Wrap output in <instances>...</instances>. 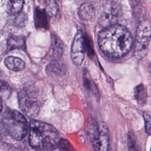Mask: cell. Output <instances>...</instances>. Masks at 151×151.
Returning a JSON list of instances; mask_svg holds the SVG:
<instances>
[{"mask_svg":"<svg viewBox=\"0 0 151 151\" xmlns=\"http://www.w3.org/2000/svg\"><path fill=\"white\" fill-rule=\"evenodd\" d=\"M101 50L111 57H120L130 51L133 39L127 28L119 24L107 27L101 31L98 38Z\"/></svg>","mask_w":151,"mask_h":151,"instance_id":"obj_1","label":"cell"},{"mask_svg":"<svg viewBox=\"0 0 151 151\" xmlns=\"http://www.w3.org/2000/svg\"><path fill=\"white\" fill-rule=\"evenodd\" d=\"M29 142L38 151H51L58 146L60 141L57 130L45 122L32 120L29 126Z\"/></svg>","mask_w":151,"mask_h":151,"instance_id":"obj_2","label":"cell"},{"mask_svg":"<svg viewBox=\"0 0 151 151\" xmlns=\"http://www.w3.org/2000/svg\"><path fill=\"white\" fill-rule=\"evenodd\" d=\"M2 124L5 132L14 139H22L28 132V124L25 118L19 111L6 109L1 119Z\"/></svg>","mask_w":151,"mask_h":151,"instance_id":"obj_3","label":"cell"},{"mask_svg":"<svg viewBox=\"0 0 151 151\" xmlns=\"http://www.w3.org/2000/svg\"><path fill=\"white\" fill-rule=\"evenodd\" d=\"M151 40V23L148 19L141 21L136 30L134 42V55L137 59L145 57Z\"/></svg>","mask_w":151,"mask_h":151,"instance_id":"obj_4","label":"cell"},{"mask_svg":"<svg viewBox=\"0 0 151 151\" xmlns=\"http://www.w3.org/2000/svg\"><path fill=\"white\" fill-rule=\"evenodd\" d=\"M91 140L95 151L109 150V129L104 122H96L91 130Z\"/></svg>","mask_w":151,"mask_h":151,"instance_id":"obj_5","label":"cell"},{"mask_svg":"<svg viewBox=\"0 0 151 151\" xmlns=\"http://www.w3.org/2000/svg\"><path fill=\"white\" fill-rule=\"evenodd\" d=\"M85 41L81 31L76 34L71 48V58L73 63L79 66L81 65L84 58Z\"/></svg>","mask_w":151,"mask_h":151,"instance_id":"obj_6","label":"cell"},{"mask_svg":"<svg viewBox=\"0 0 151 151\" xmlns=\"http://www.w3.org/2000/svg\"><path fill=\"white\" fill-rule=\"evenodd\" d=\"M18 101L21 109L28 116L35 117L38 114L40 107L37 101L25 91L18 94Z\"/></svg>","mask_w":151,"mask_h":151,"instance_id":"obj_7","label":"cell"},{"mask_svg":"<svg viewBox=\"0 0 151 151\" xmlns=\"http://www.w3.org/2000/svg\"><path fill=\"white\" fill-rule=\"evenodd\" d=\"M78 14L81 19L85 21H91L96 16L94 6L88 2L83 3L80 7Z\"/></svg>","mask_w":151,"mask_h":151,"instance_id":"obj_8","label":"cell"},{"mask_svg":"<svg viewBox=\"0 0 151 151\" xmlns=\"http://www.w3.org/2000/svg\"><path fill=\"white\" fill-rule=\"evenodd\" d=\"M4 63L8 69L13 71H21L25 66V63L22 59L14 56L7 57L4 60Z\"/></svg>","mask_w":151,"mask_h":151,"instance_id":"obj_9","label":"cell"},{"mask_svg":"<svg viewBox=\"0 0 151 151\" xmlns=\"http://www.w3.org/2000/svg\"><path fill=\"white\" fill-rule=\"evenodd\" d=\"M46 71L48 74L61 76L65 73V66L56 60H52L46 67Z\"/></svg>","mask_w":151,"mask_h":151,"instance_id":"obj_10","label":"cell"},{"mask_svg":"<svg viewBox=\"0 0 151 151\" xmlns=\"http://www.w3.org/2000/svg\"><path fill=\"white\" fill-rule=\"evenodd\" d=\"M64 45L61 40L56 35L52 36L51 51L52 56L55 59L60 58L63 54Z\"/></svg>","mask_w":151,"mask_h":151,"instance_id":"obj_11","label":"cell"},{"mask_svg":"<svg viewBox=\"0 0 151 151\" xmlns=\"http://www.w3.org/2000/svg\"><path fill=\"white\" fill-rule=\"evenodd\" d=\"M134 97L139 104L143 105L147 101V93L145 85L140 84L134 88Z\"/></svg>","mask_w":151,"mask_h":151,"instance_id":"obj_12","label":"cell"},{"mask_svg":"<svg viewBox=\"0 0 151 151\" xmlns=\"http://www.w3.org/2000/svg\"><path fill=\"white\" fill-rule=\"evenodd\" d=\"M7 47L9 50L23 49L25 47V41L21 37L11 35L7 40Z\"/></svg>","mask_w":151,"mask_h":151,"instance_id":"obj_13","label":"cell"},{"mask_svg":"<svg viewBox=\"0 0 151 151\" xmlns=\"http://www.w3.org/2000/svg\"><path fill=\"white\" fill-rule=\"evenodd\" d=\"M24 0H8L6 5V10L9 15L18 14L21 11Z\"/></svg>","mask_w":151,"mask_h":151,"instance_id":"obj_14","label":"cell"},{"mask_svg":"<svg viewBox=\"0 0 151 151\" xmlns=\"http://www.w3.org/2000/svg\"><path fill=\"white\" fill-rule=\"evenodd\" d=\"M47 15H48L45 11L40 9L37 8L35 11V23L36 25L40 27H43L47 26Z\"/></svg>","mask_w":151,"mask_h":151,"instance_id":"obj_15","label":"cell"},{"mask_svg":"<svg viewBox=\"0 0 151 151\" xmlns=\"http://www.w3.org/2000/svg\"><path fill=\"white\" fill-rule=\"evenodd\" d=\"M45 11L48 15L52 17L55 15L58 11V6L55 0H44Z\"/></svg>","mask_w":151,"mask_h":151,"instance_id":"obj_16","label":"cell"},{"mask_svg":"<svg viewBox=\"0 0 151 151\" xmlns=\"http://www.w3.org/2000/svg\"><path fill=\"white\" fill-rule=\"evenodd\" d=\"M128 151H140L136 136L133 132H129L127 134Z\"/></svg>","mask_w":151,"mask_h":151,"instance_id":"obj_17","label":"cell"},{"mask_svg":"<svg viewBox=\"0 0 151 151\" xmlns=\"http://www.w3.org/2000/svg\"><path fill=\"white\" fill-rule=\"evenodd\" d=\"M58 147L61 151H75L72 145L65 139H61Z\"/></svg>","mask_w":151,"mask_h":151,"instance_id":"obj_18","label":"cell"},{"mask_svg":"<svg viewBox=\"0 0 151 151\" xmlns=\"http://www.w3.org/2000/svg\"><path fill=\"white\" fill-rule=\"evenodd\" d=\"M11 93V88L5 82L1 81V94L4 98H8Z\"/></svg>","mask_w":151,"mask_h":151,"instance_id":"obj_19","label":"cell"},{"mask_svg":"<svg viewBox=\"0 0 151 151\" xmlns=\"http://www.w3.org/2000/svg\"><path fill=\"white\" fill-rule=\"evenodd\" d=\"M143 116L145 120L146 132L149 135H151V116L146 112L143 113Z\"/></svg>","mask_w":151,"mask_h":151,"instance_id":"obj_20","label":"cell"},{"mask_svg":"<svg viewBox=\"0 0 151 151\" xmlns=\"http://www.w3.org/2000/svg\"><path fill=\"white\" fill-rule=\"evenodd\" d=\"M149 71L150 73L151 74V63H150V64H149Z\"/></svg>","mask_w":151,"mask_h":151,"instance_id":"obj_21","label":"cell"},{"mask_svg":"<svg viewBox=\"0 0 151 151\" xmlns=\"http://www.w3.org/2000/svg\"><path fill=\"white\" fill-rule=\"evenodd\" d=\"M150 151H151V149H150Z\"/></svg>","mask_w":151,"mask_h":151,"instance_id":"obj_22","label":"cell"}]
</instances>
